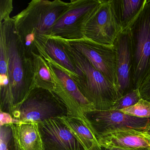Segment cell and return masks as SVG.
<instances>
[{
	"label": "cell",
	"instance_id": "2e32d148",
	"mask_svg": "<svg viewBox=\"0 0 150 150\" xmlns=\"http://www.w3.org/2000/svg\"><path fill=\"white\" fill-rule=\"evenodd\" d=\"M15 136L22 150H43L38 123L32 122L13 123Z\"/></svg>",
	"mask_w": 150,
	"mask_h": 150
},
{
	"label": "cell",
	"instance_id": "e0dca14e",
	"mask_svg": "<svg viewBox=\"0 0 150 150\" xmlns=\"http://www.w3.org/2000/svg\"><path fill=\"white\" fill-rule=\"evenodd\" d=\"M0 86L1 111L8 113L10 103V83L6 51L2 37H0Z\"/></svg>",
	"mask_w": 150,
	"mask_h": 150
},
{
	"label": "cell",
	"instance_id": "f1b7e54d",
	"mask_svg": "<svg viewBox=\"0 0 150 150\" xmlns=\"http://www.w3.org/2000/svg\"></svg>",
	"mask_w": 150,
	"mask_h": 150
},
{
	"label": "cell",
	"instance_id": "4fadbf2b",
	"mask_svg": "<svg viewBox=\"0 0 150 150\" xmlns=\"http://www.w3.org/2000/svg\"><path fill=\"white\" fill-rule=\"evenodd\" d=\"M35 45L38 54L49 57L70 77L77 75L75 66L58 38L50 36L41 37L37 39Z\"/></svg>",
	"mask_w": 150,
	"mask_h": 150
},
{
	"label": "cell",
	"instance_id": "d4e9b609",
	"mask_svg": "<svg viewBox=\"0 0 150 150\" xmlns=\"http://www.w3.org/2000/svg\"><path fill=\"white\" fill-rule=\"evenodd\" d=\"M1 126L4 125L8 124L14 123L13 119L11 116V115L8 113L1 111Z\"/></svg>",
	"mask_w": 150,
	"mask_h": 150
},
{
	"label": "cell",
	"instance_id": "d6986e66",
	"mask_svg": "<svg viewBox=\"0 0 150 150\" xmlns=\"http://www.w3.org/2000/svg\"><path fill=\"white\" fill-rule=\"evenodd\" d=\"M146 0H117L122 30L129 28L144 8Z\"/></svg>",
	"mask_w": 150,
	"mask_h": 150
},
{
	"label": "cell",
	"instance_id": "83f0119b",
	"mask_svg": "<svg viewBox=\"0 0 150 150\" xmlns=\"http://www.w3.org/2000/svg\"><path fill=\"white\" fill-rule=\"evenodd\" d=\"M149 150H150V149H149Z\"/></svg>",
	"mask_w": 150,
	"mask_h": 150
},
{
	"label": "cell",
	"instance_id": "9a60e30c",
	"mask_svg": "<svg viewBox=\"0 0 150 150\" xmlns=\"http://www.w3.org/2000/svg\"><path fill=\"white\" fill-rule=\"evenodd\" d=\"M60 118L82 145L84 150H100L101 146L95 135L84 120L71 115Z\"/></svg>",
	"mask_w": 150,
	"mask_h": 150
},
{
	"label": "cell",
	"instance_id": "52a82bcc",
	"mask_svg": "<svg viewBox=\"0 0 150 150\" xmlns=\"http://www.w3.org/2000/svg\"><path fill=\"white\" fill-rule=\"evenodd\" d=\"M122 31L117 0H102L88 22L85 38L100 44L114 46Z\"/></svg>",
	"mask_w": 150,
	"mask_h": 150
},
{
	"label": "cell",
	"instance_id": "7a4b0ae2",
	"mask_svg": "<svg viewBox=\"0 0 150 150\" xmlns=\"http://www.w3.org/2000/svg\"><path fill=\"white\" fill-rule=\"evenodd\" d=\"M70 4L61 0H33L25 9L12 17L29 57L32 58L33 53L38 54L35 45L37 39L51 35L54 24Z\"/></svg>",
	"mask_w": 150,
	"mask_h": 150
},
{
	"label": "cell",
	"instance_id": "cb8c5ba5",
	"mask_svg": "<svg viewBox=\"0 0 150 150\" xmlns=\"http://www.w3.org/2000/svg\"><path fill=\"white\" fill-rule=\"evenodd\" d=\"M141 98L150 102V77L139 88Z\"/></svg>",
	"mask_w": 150,
	"mask_h": 150
},
{
	"label": "cell",
	"instance_id": "8fae6325",
	"mask_svg": "<svg viewBox=\"0 0 150 150\" xmlns=\"http://www.w3.org/2000/svg\"><path fill=\"white\" fill-rule=\"evenodd\" d=\"M116 50L117 89L121 97L134 90L133 56L129 28L122 30L115 40Z\"/></svg>",
	"mask_w": 150,
	"mask_h": 150
},
{
	"label": "cell",
	"instance_id": "277c9868",
	"mask_svg": "<svg viewBox=\"0 0 150 150\" xmlns=\"http://www.w3.org/2000/svg\"><path fill=\"white\" fill-rule=\"evenodd\" d=\"M69 115L66 106L52 91L35 88L15 110L14 123L42 122L46 120Z\"/></svg>",
	"mask_w": 150,
	"mask_h": 150
},
{
	"label": "cell",
	"instance_id": "7402d4cb",
	"mask_svg": "<svg viewBox=\"0 0 150 150\" xmlns=\"http://www.w3.org/2000/svg\"><path fill=\"white\" fill-rule=\"evenodd\" d=\"M141 99L139 89H134L118 99L111 110H120L129 108L137 104Z\"/></svg>",
	"mask_w": 150,
	"mask_h": 150
},
{
	"label": "cell",
	"instance_id": "603a6c76",
	"mask_svg": "<svg viewBox=\"0 0 150 150\" xmlns=\"http://www.w3.org/2000/svg\"><path fill=\"white\" fill-rule=\"evenodd\" d=\"M13 9L12 0H1L0 23L10 19V15Z\"/></svg>",
	"mask_w": 150,
	"mask_h": 150
},
{
	"label": "cell",
	"instance_id": "5bb4252c",
	"mask_svg": "<svg viewBox=\"0 0 150 150\" xmlns=\"http://www.w3.org/2000/svg\"><path fill=\"white\" fill-rule=\"evenodd\" d=\"M143 132L133 129L118 131L105 135L98 140L101 146L131 150L150 148V140Z\"/></svg>",
	"mask_w": 150,
	"mask_h": 150
},
{
	"label": "cell",
	"instance_id": "8992f818",
	"mask_svg": "<svg viewBox=\"0 0 150 150\" xmlns=\"http://www.w3.org/2000/svg\"><path fill=\"white\" fill-rule=\"evenodd\" d=\"M101 2L102 0H72L54 24L50 36L68 40L84 38L88 22Z\"/></svg>",
	"mask_w": 150,
	"mask_h": 150
},
{
	"label": "cell",
	"instance_id": "30bf717a",
	"mask_svg": "<svg viewBox=\"0 0 150 150\" xmlns=\"http://www.w3.org/2000/svg\"><path fill=\"white\" fill-rule=\"evenodd\" d=\"M66 40L116 87V50L114 45L100 44L86 38L78 40Z\"/></svg>",
	"mask_w": 150,
	"mask_h": 150
},
{
	"label": "cell",
	"instance_id": "ba28073f",
	"mask_svg": "<svg viewBox=\"0 0 150 150\" xmlns=\"http://www.w3.org/2000/svg\"><path fill=\"white\" fill-rule=\"evenodd\" d=\"M83 119L98 141L105 135L118 131L133 129L144 131L150 126V118L132 116L113 110H89L84 112Z\"/></svg>",
	"mask_w": 150,
	"mask_h": 150
},
{
	"label": "cell",
	"instance_id": "44dd1931",
	"mask_svg": "<svg viewBox=\"0 0 150 150\" xmlns=\"http://www.w3.org/2000/svg\"><path fill=\"white\" fill-rule=\"evenodd\" d=\"M120 111L132 116L150 118V102L141 99L135 105Z\"/></svg>",
	"mask_w": 150,
	"mask_h": 150
},
{
	"label": "cell",
	"instance_id": "4316f807",
	"mask_svg": "<svg viewBox=\"0 0 150 150\" xmlns=\"http://www.w3.org/2000/svg\"><path fill=\"white\" fill-rule=\"evenodd\" d=\"M143 134L146 137L150 140V126H149L143 132Z\"/></svg>",
	"mask_w": 150,
	"mask_h": 150
},
{
	"label": "cell",
	"instance_id": "ffe728a7",
	"mask_svg": "<svg viewBox=\"0 0 150 150\" xmlns=\"http://www.w3.org/2000/svg\"><path fill=\"white\" fill-rule=\"evenodd\" d=\"M1 150H22L15 136L13 123L1 126Z\"/></svg>",
	"mask_w": 150,
	"mask_h": 150
},
{
	"label": "cell",
	"instance_id": "484cf974",
	"mask_svg": "<svg viewBox=\"0 0 150 150\" xmlns=\"http://www.w3.org/2000/svg\"><path fill=\"white\" fill-rule=\"evenodd\" d=\"M149 149H141V150H131V149H125V148H119L115 147H105L101 146L100 150H149Z\"/></svg>",
	"mask_w": 150,
	"mask_h": 150
},
{
	"label": "cell",
	"instance_id": "6da1fadb",
	"mask_svg": "<svg viewBox=\"0 0 150 150\" xmlns=\"http://www.w3.org/2000/svg\"><path fill=\"white\" fill-rule=\"evenodd\" d=\"M0 37L5 42L8 70L10 83V103L8 114L24 100L35 87L33 58L29 57L16 28L13 19L0 23Z\"/></svg>",
	"mask_w": 150,
	"mask_h": 150
},
{
	"label": "cell",
	"instance_id": "5b68a950",
	"mask_svg": "<svg viewBox=\"0 0 150 150\" xmlns=\"http://www.w3.org/2000/svg\"><path fill=\"white\" fill-rule=\"evenodd\" d=\"M133 56L134 89L150 77V1L129 27Z\"/></svg>",
	"mask_w": 150,
	"mask_h": 150
},
{
	"label": "cell",
	"instance_id": "ac0fdd59",
	"mask_svg": "<svg viewBox=\"0 0 150 150\" xmlns=\"http://www.w3.org/2000/svg\"><path fill=\"white\" fill-rule=\"evenodd\" d=\"M34 65V82L36 88L53 92L55 81L46 60L39 54H32Z\"/></svg>",
	"mask_w": 150,
	"mask_h": 150
},
{
	"label": "cell",
	"instance_id": "9c48e42d",
	"mask_svg": "<svg viewBox=\"0 0 150 150\" xmlns=\"http://www.w3.org/2000/svg\"><path fill=\"white\" fill-rule=\"evenodd\" d=\"M46 60L56 84L53 93L65 104L69 115L83 119L84 112L95 110L93 106L81 93L72 79L57 64L45 55Z\"/></svg>",
	"mask_w": 150,
	"mask_h": 150
},
{
	"label": "cell",
	"instance_id": "3957f363",
	"mask_svg": "<svg viewBox=\"0 0 150 150\" xmlns=\"http://www.w3.org/2000/svg\"><path fill=\"white\" fill-rule=\"evenodd\" d=\"M58 38L76 67L77 75L70 77L81 93L95 110H111L116 102L121 98L116 87L66 39Z\"/></svg>",
	"mask_w": 150,
	"mask_h": 150
},
{
	"label": "cell",
	"instance_id": "7c38bea8",
	"mask_svg": "<svg viewBox=\"0 0 150 150\" xmlns=\"http://www.w3.org/2000/svg\"><path fill=\"white\" fill-rule=\"evenodd\" d=\"M43 150H85L60 117L38 123Z\"/></svg>",
	"mask_w": 150,
	"mask_h": 150
}]
</instances>
